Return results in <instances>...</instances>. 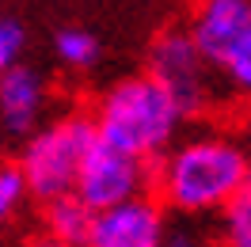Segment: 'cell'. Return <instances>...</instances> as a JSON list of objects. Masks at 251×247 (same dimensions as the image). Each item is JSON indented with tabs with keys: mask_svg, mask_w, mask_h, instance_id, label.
<instances>
[{
	"mask_svg": "<svg viewBox=\"0 0 251 247\" xmlns=\"http://www.w3.org/2000/svg\"><path fill=\"white\" fill-rule=\"evenodd\" d=\"M248 183L251 148L217 129L179 137L152 164V194L164 209H175L183 217L225 213Z\"/></svg>",
	"mask_w": 251,
	"mask_h": 247,
	"instance_id": "cell-1",
	"label": "cell"
},
{
	"mask_svg": "<svg viewBox=\"0 0 251 247\" xmlns=\"http://www.w3.org/2000/svg\"><path fill=\"white\" fill-rule=\"evenodd\" d=\"M187 118L190 114L179 107V99L152 73L122 76L95 99L92 110L95 137L122 148V152L141 156L149 164H156L179 141Z\"/></svg>",
	"mask_w": 251,
	"mask_h": 247,
	"instance_id": "cell-2",
	"label": "cell"
},
{
	"mask_svg": "<svg viewBox=\"0 0 251 247\" xmlns=\"http://www.w3.org/2000/svg\"><path fill=\"white\" fill-rule=\"evenodd\" d=\"M95 145L92 114H61L53 122L38 125L23 141L19 152V175L27 183V194L38 201H53L76 190V175L84 168V156Z\"/></svg>",
	"mask_w": 251,
	"mask_h": 247,
	"instance_id": "cell-3",
	"label": "cell"
},
{
	"mask_svg": "<svg viewBox=\"0 0 251 247\" xmlns=\"http://www.w3.org/2000/svg\"><path fill=\"white\" fill-rule=\"evenodd\" d=\"M187 34L217 76L232 73L251 57V0H194Z\"/></svg>",
	"mask_w": 251,
	"mask_h": 247,
	"instance_id": "cell-4",
	"label": "cell"
},
{
	"mask_svg": "<svg viewBox=\"0 0 251 247\" xmlns=\"http://www.w3.org/2000/svg\"><path fill=\"white\" fill-rule=\"evenodd\" d=\"M152 76L168 88V92L179 99V107L187 110L190 118L202 114L209 103H213V69L202 57V49L194 46V38L183 31H164L149 46V69Z\"/></svg>",
	"mask_w": 251,
	"mask_h": 247,
	"instance_id": "cell-5",
	"label": "cell"
},
{
	"mask_svg": "<svg viewBox=\"0 0 251 247\" xmlns=\"http://www.w3.org/2000/svg\"><path fill=\"white\" fill-rule=\"evenodd\" d=\"M152 190V164L133 152H122L107 141L95 137V145L84 156V168L76 175V194L92 209H107L118 201H129Z\"/></svg>",
	"mask_w": 251,
	"mask_h": 247,
	"instance_id": "cell-6",
	"label": "cell"
},
{
	"mask_svg": "<svg viewBox=\"0 0 251 247\" xmlns=\"http://www.w3.org/2000/svg\"><path fill=\"white\" fill-rule=\"evenodd\" d=\"M168 221L156 194H137L129 201L95 209L88 247H164Z\"/></svg>",
	"mask_w": 251,
	"mask_h": 247,
	"instance_id": "cell-7",
	"label": "cell"
},
{
	"mask_svg": "<svg viewBox=\"0 0 251 247\" xmlns=\"http://www.w3.org/2000/svg\"><path fill=\"white\" fill-rule=\"evenodd\" d=\"M46 114V80L31 65H16L0 76V133L31 137Z\"/></svg>",
	"mask_w": 251,
	"mask_h": 247,
	"instance_id": "cell-8",
	"label": "cell"
},
{
	"mask_svg": "<svg viewBox=\"0 0 251 247\" xmlns=\"http://www.w3.org/2000/svg\"><path fill=\"white\" fill-rule=\"evenodd\" d=\"M42 228H46V244L50 247H88L92 236V221L95 209L84 205L76 194H61L53 201H42Z\"/></svg>",
	"mask_w": 251,
	"mask_h": 247,
	"instance_id": "cell-9",
	"label": "cell"
},
{
	"mask_svg": "<svg viewBox=\"0 0 251 247\" xmlns=\"http://www.w3.org/2000/svg\"><path fill=\"white\" fill-rule=\"evenodd\" d=\"M53 53L65 69H92L99 61V38L92 31H80V27H65L53 38Z\"/></svg>",
	"mask_w": 251,
	"mask_h": 247,
	"instance_id": "cell-10",
	"label": "cell"
},
{
	"mask_svg": "<svg viewBox=\"0 0 251 247\" xmlns=\"http://www.w3.org/2000/svg\"><path fill=\"white\" fill-rule=\"evenodd\" d=\"M221 244L225 247H251V183L221 213Z\"/></svg>",
	"mask_w": 251,
	"mask_h": 247,
	"instance_id": "cell-11",
	"label": "cell"
},
{
	"mask_svg": "<svg viewBox=\"0 0 251 247\" xmlns=\"http://www.w3.org/2000/svg\"><path fill=\"white\" fill-rule=\"evenodd\" d=\"M23 46H27V34L16 19H0V76L12 73L16 65H23Z\"/></svg>",
	"mask_w": 251,
	"mask_h": 247,
	"instance_id": "cell-12",
	"label": "cell"
},
{
	"mask_svg": "<svg viewBox=\"0 0 251 247\" xmlns=\"http://www.w3.org/2000/svg\"><path fill=\"white\" fill-rule=\"evenodd\" d=\"M23 194H27V183H23L19 168H8V164H0V221H8V217L19 209Z\"/></svg>",
	"mask_w": 251,
	"mask_h": 247,
	"instance_id": "cell-13",
	"label": "cell"
},
{
	"mask_svg": "<svg viewBox=\"0 0 251 247\" xmlns=\"http://www.w3.org/2000/svg\"><path fill=\"white\" fill-rule=\"evenodd\" d=\"M225 80H228L232 95H240V99H251V57H248L244 65H236L232 73H225Z\"/></svg>",
	"mask_w": 251,
	"mask_h": 247,
	"instance_id": "cell-14",
	"label": "cell"
},
{
	"mask_svg": "<svg viewBox=\"0 0 251 247\" xmlns=\"http://www.w3.org/2000/svg\"><path fill=\"white\" fill-rule=\"evenodd\" d=\"M164 247H205L198 236H187V232H175V236H168L164 240Z\"/></svg>",
	"mask_w": 251,
	"mask_h": 247,
	"instance_id": "cell-15",
	"label": "cell"
}]
</instances>
